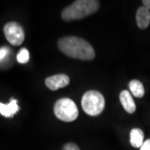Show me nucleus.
I'll use <instances>...</instances> for the list:
<instances>
[{
  "mask_svg": "<svg viewBox=\"0 0 150 150\" xmlns=\"http://www.w3.org/2000/svg\"><path fill=\"white\" fill-rule=\"evenodd\" d=\"M58 45L61 52L70 58L80 60H92L95 58L93 46L83 38L66 36L59 38Z\"/></svg>",
  "mask_w": 150,
  "mask_h": 150,
  "instance_id": "f257e3e1",
  "label": "nucleus"
},
{
  "mask_svg": "<svg viewBox=\"0 0 150 150\" xmlns=\"http://www.w3.org/2000/svg\"><path fill=\"white\" fill-rule=\"evenodd\" d=\"M99 8L97 0H77L65 8L62 12V18L64 21L82 19L96 13Z\"/></svg>",
  "mask_w": 150,
  "mask_h": 150,
  "instance_id": "f03ea898",
  "label": "nucleus"
},
{
  "mask_svg": "<svg viewBox=\"0 0 150 150\" xmlns=\"http://www.w3.org/2000/svg\"><path fill=\"white\" fill-rule=\"evenodd\" d=\"M81 104L87 114L90 116H98L104 109L105 99L101 93L96 90H89L83 94Z\"/></svg>",
  "mask_w": 150,
  "mask_h": 150,
  "instance_id": "7ed1b4c3",
  "label": "nucleus"
},
{
  "mask_svg": "<svg viewBox=\"0 0 150 150\" xmlns=\"http://www.w3.org/2000/svg\"><path fill=\"white\" fill-rule=\"evenodd\" d=\"M54 112L59 120L64 122H73L79 116V109L75 103L68 98H60L54 103Z\"/></svg>",
  "mask_w": 150,
  "mask_h": 150,
  "instance_id": "20e7f679",
  "label": "nucleus"
},
{
  "mask_svg": "<svg viewBox=\"0 0 150 150\" xmlns=\"http://www.w3.org/2000/svg\"><path fill=\"white\" fill-rule=\"evenodd\" d=\"M7 40L14 46L20 45L24 40V32L23 28L16 22H9L4 28Z\"/></svg>",
  "mask_w": 150,
  "mask_h": 150,
  "instance_id": "39448f33",
  "label": "nucleus"
},
{
  "mask_svg": "<svg viewBox=\"0 0 150 150\" xmlns=\"http://www.w3.org/2000/svg\"><path fill=\"white\" fill-rule=\"evenodd\" d=\"M69 77L68 75L60 74L53 75L48 77L45 79V85L48 87L50 90H58L59 88H64L69 84Z\"/></svg>",
  "mask_w": 150,
  "mask_h": 150,
  "instance_id": "423d86ee",
  "label": "nucleus"
},
{
  "mask_svg": "<svg viewBox=\"0 0 150 150\" xmlns=\"http://www.w3.org/2000/svg\"><path fill=\"white\" fill-rule=\"evenodd\" d=\"M119 100L125 111L129 113H134L136 110V105L133 97L128 90H123L119 94Z\"/></svg>",
  "mask_w": 150,
  "mask_h": 150,
  "instance_id": "0eeeda50",
  "label": "nucleus"
},
{
  "mask_svg": "<svg viewBox=\"0 0 150 150\" xmlns=\"http://www.w3.org/2000/svg\"><path fill=\"white\" fill-rule=\"evenodd\" d=\"M136 22L138 27L141 29H145L150 23V12L146 8L140 7L136 13Z\"/></svg>",
  "mask_w": 150,
  "mask_h": 150,
  "instance_id": "6e6552de",
  "label": "nucleus"
},
{
  "mask_svg": "<svg viewBox=\"0 0 150 150\" xmlns=\"http://www.w3.org/2000/svg\"><path fill=\"white\" fill-rule=\"evenodd\" d=\"M18 110H19V107L18 105L17 99L11 98L10 102L7 104L0 103V114H2L6 118L13 117L16 112H18Z\"/></svg>",
  "mask_w": 150,
  "mask_h": 150,
  "instance_id": "1a4fd4ad",
  "label": "nucleus"
},
{
  "mask_svg": "<svg viewBox=\"0 0 150 150\" xmlns=\"http://www.w3.org/2000/svg\"><path fill=\"white\" fill-rule=\"evenodd\" d=\"M144 134L139 129H133L130 132V144L134 148H141L144 144Z\"/></svg>",
  "mask_w": 150,
  "mask_h": 150,
  "instance_id": "9d476101",
  "label": "nucleus"
},
{
  "mask_svg": "<svg viewBox=\"0 0 150 150\" xmlns=\"http://www.w3.org/2000/svg\"><path fill=\"white\" fill-rule=\"evenodd\" d=\"M12 50L8 47L0 48V68L5 69L8 67V64H11Z\"/></svg>",
  "mask_w": 150,
  "mask_h": 150,
  "instance_id": "9b49d317",
  "label": "nucleus"
},
{
  "mask_svg": "<svg viewBox=\"0 0 150 150\" xmlns=\"http://www.w3.org/2000/svg\"><path fill=\"white\" fill-rule=\"evenodd\" d=\"M129 89L132 93V94L134 97H137V98H142L144 95V88L143 83L139 80H134L130 81L129 83Z\"/></svg>",
  "mask_w": 150,
  "mask_h": 150,
  "instance_id": "f8f14e48",
  "label": "nucleus"
},
{
  "mask_svg": "<svg viewBox=\"0 0 150 150\" xmlns=\"http://www.w3.org/2000/svg\"><path fill=\"white\" fill-rule=\"evenodd\" d=\"M17 60L20 64H27L29 61V53L26 48H22L17 54Z\"/></svg>",
  "mask_w": 150,
  "mask_h": 150,
  "instance_id": "ddd939ff",
  "label": "nucleus"
},
{
  "mask_svg": "<svg viewBox=\"0 0 150 150\" xmlns=\"http://www.w3.org/2000/svg\"><path fill=\"white\" fill-rule=\"evenodd\" d=\"M63 150H80L78 145H76L74 143H68L63 147Z\"/></svg>",
  "mask_w": 150,
  "mask_h": 150,
  "instance_id": "4468645a",
  "label": "nucleus"
},
{
  "mask_svg": "<svg viewBox=\"0 0 150 150\" xmlns=\"http://www.w3.org/2000/svg\"><path fill=\"white\" fill-rule=\"evenodd\" d=\"M140 150H150V139L146 140L141 146Z\"/></svg>",
  "mask_w": 150,
  "mask_h": 150,
  "instance_id": "2eb2a0df",
  "label": "nucleus"
},
{
  "mask_svg": "<svg viewBox=\"0 0 150 150\" xmlns=\"http://www.w3.org/2000/svg\"><path fill=\"white\" fill-rule=\"evenodd\" d=\"M143 4H144V8L150 10V0H144L143 1Z\"/></svg>",
  "mask_w": 150,
  "mask_h": 150,
  "instance_id": "dca6fc26",
  "label": "nucleus"
}]
</instances>
